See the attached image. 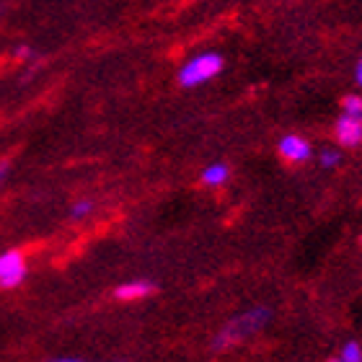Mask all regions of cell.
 <instances>
[{
	"label": "cell",
	"instance_id": "8",
	"mask_svg": "<svg viewBox=\"0 0 362 362\" xmlns=\"http://www.w3.org/2000/svg\"><path fill=\"white\" fill-rule=\"evenodd\" d=\"M341 114H352V117H362V96L349 93L341 98Z\"/></svg>",
	"mask_w": 362,
	"mask_h": 362
},
{
	"label": "cell",
	"instance_id": "15",
	"mask_svg": "<svg viewBox=\"0 0 362 362\" xmlns=\"http://www.w3.org/2000/svg\"><path fill=\"white\" fill-rule=\"evenodd\" d=\"M52 362H86V360H73V357H65V360H52Z\"/></svg>",
	"mask_w": 362,
	"mask_h": 362
},
{
	"label": "cell",
	"instance_id": "9",
	"mask_svg": "<svg viewBox=\"0 0 362 362\" xmlns=\"http://www.w3.org/2000/svg\"><path fill=\"white\" fill-rule=\"evenodd\" d=\"M339 362H362V347L357 341H347L339 352Z\"/></svg>",
	"mask_w": 362,
	"mask_h": 362
},
{
	"label": "cell",
	"instance_id": "4",
	"mask_svg": "<svg viewBox=\"0 0 362 362\" xmlns=\"http://www.w3.org/2000/svg\"><path fill=\"white\" fill-rule=\"evenodd\" d=\"M334 135L339 140V145L355 148L362 143V117H352V114H341L337 124H334Z\"/></svg>",
	"mask_w": 362,
	"mask_h": 362
},
{
	"label": "cell",
	"instance_id": "3",
	"mask_svg": "<svg viewBox=\"0 0 362 362\" xmlns=\"http://www.w3.org/2000/svg\"><path fill=\"white\" fill-rule=\"evenodd\" d=\"M26 277V259L21 251H6L0 254V287H18Z\"/></svg>",
	"mask_w": 362,
	"mask_h": 362
},
{
	"label": "cell",
	"instance_id": "12",
	"mask_svg": "<svg viewBox=\"0 0 362 362\" xmlns=\"http://www.w3.org/2000/svg\"><path fill=\"white\" fill-rule=\"evenodd\" d=\"M31 54L34 52H31L29 47H18V49H16V57H18V60H29Z\"/></svg>",
	"mask_w": 362,
	"mask_h": 362
},
{
	"label": "cell",
	"instance_id": "2",
	"mask_svg": "<svg viewBox=\"0 0 362 362\" xmlns=\"http://www.w3.org/2000/svg\"><path fill=\"white\" fill-rule=\"evenodd\" d=\"M226 68V60L220 52H199L189 57L176 73L181 88H199V86L210 83L212 78H218Z\"/></svg>",
	"mask_w": 362,
	"mask_h": 362
},
{
	"label": "cell",
	"instance_id": "5",
	"mask_svg": "<svg viewBox=\"0 0 362 362\" xmlns=\"http://www.w3.org/2000/svg\"><path fill=\"white\" fill-rule=\"evenodd\" d=\"M277 151L282 158L293 160V163H303V160H310L313 151H310V143L300 135H285L279 140Z\"/></svg>",
	"mask_w": 362,
	"mask_h": 362
},
{
	"label": "cell",
	"instance_id": "11",
	"mask_svg": "<svg viewBox=\"0 0 362 362\" xmlns=\"http://www.w3.org/2000/svg\"><path fill=\"white\" fill-rule=\"evenodd\" d=\"M90 212H93V202H90V199H81V202L73 204V210H70V218H73V220H83V218H88Z\"/></svg>",
	"mask_w": 362,
	"mask_h": 362
},
{
	"label": "cell",
	"instance_id": "14",
	"mask_svg": "<svg viewBox=\"0 0 362 362\" xmlns=\"http://www.w3.org/2000/svg\"><path fill=\"white\" fill-rule=\"evenodd\" d=\"M8 171H11V166H8L6 160H3V163H0V181L6 179V176H8Z\"/></svg>",
	"mask_w": 362,
	"mask_h": 362
},
{
	"label": "cell",
	"instance_id": "16",
	"mask_svg": "<svg viewBox=\"0 0 362 362\" xmlns=\"http://www.w3.org/2000/svg\"><path fill=\"white\" fill-rule=\"evenodd\" d=\"M326 362H339V357H332V360H326Z\"/></svg>",
	"mask_w": 362,
	"mask_h": 362
},
{
	"label": "cell",
	"instance_id": "1",
	"mask_svg": "<svg viewBox=\"0 0 362 362\" xmlns=\"http://www.w3.org/2000/svg\"><path fill=\"white\" fill-rule=\"evenodd\" d=\"M272 321V310L267 305H257V308L243 310L241 316L230 318L223 329L218 332V337L212 339V349H228L235 347L241 341L251 339L254 334H259L267 324Z\"/></svg>",
	"mask_w": 362,
	"mask_h": 362
},
{
	"label": "cell",
	"instance_id": "17",
	"mask_svg": "<svg viewBox=\"0 0 362 362\" xmlns=\"http://www.w3.org/2000/svg\"><path fill=\"white\" fill-rule=\"evenodd\" d=\"M360 243H362V235H360Z\"/></svg>",
	"mask_w": 362,
	"mask_h": 362
},
{
	"label": "cell",
	"instance_id": "6",
	"mask_svg": "<svg viewBox=\"0 0 362 362\" xmlns=\"http://www.w3.org/2000/svg\"><path fill=\"white\" fill-rule=\"evenodd\" d=\"M156 293V285H153L151 279H132V282H124L114 290V298L117 300H124V303H132V300H143V298H151Z\"/></svg>",
	"mask_w": 362,
	"mask_h": 362
},
{
	"label": "cell",
	"instance_id": "7",
	"mask_svg": "<svg viewBox=\"0 0 362 362\" xmlns=\"http://www.w3.org/2000/svg\"><path fill=\"white\" fill-rule=\"evenodd\" d=\"M228 176H230V168H228L226 163H210V166L202 171V181L207 187H223L228 181Z\"/></svg>",
	"mask_w": 362,
	"mask_h": 362
},
{
	"label": "cell",
	"instance_id": "10",
	"mask_svg": "<svg viewBox=\"0 0 362 362\" xmlns=\"http://www.w3.org/2000/svg\"><path fill=\"white\" fill-rule=\"evenodd\" d=\"M318 163H321L324 168H337L341 163V153L329 148V151H324L321 156H318Z\"/></svg>",
	"mask_w": 362,
	"mask_h": 362
},
{
	"label": "cell",
	"instance_id": "13",
	"mask_svg": "<svg viewBox=\"0 0 362 362\" xmlns=\"http://www.w3.org/2000/svg\"><path fill=\"white\" fill-rule=\"evenodd\" d=\"M355 81H357V86L362 88V57L357 60V65H355Z\"/></svg>",
	"mask_w": 362,
	"mask_h": 362
}]
</instances>
